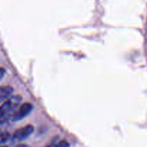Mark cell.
Returning a JSON list of instances; mask_svg holds the SVG:
<instances>
[{"instance_id": "obj_8", "label": "cell", "mask_w": 147, "mask_h": 147, "mask_svg": "<svg viewBox=\"0 0 147 147\" xmlns=\"http://www.w3.org/2000/svg\"><path fill=\"white\" fill-rule=\"evenodd\" d=\"M15 147H27V146L26 144H19L17 145V146H16Z\"/></svg>"}, {"instance_id": "obj_3", "label": "cell", "mask_w": 147, "mask_h": 147, "mask_svg": "<svg viewBox=\"0 0 147 147\" xmlns=\"http://www.w3.org/2000/svg\"><path fill=\"white\" fill-rule=\"evenodd\" d=\"M34 131V127L32 125H27L17 129L13 134V139L16 141H22L27 139Z\"/></svg>"}, {"instance_id": "obj_5", "label": "cell", "mask_w": 147, "mask_h": 147, "mask_svg": "<svg viewBox=\"0 0 147 147\" xmlns=\"http://www.w3.org/2000/svg\"><path fill=\"white\" fill-rule=\"evenodd\" d=\"M10 138V134L9 132H1L0 133V144L7 142Z\"/></svg>"}, {"instance_id": "obj_6", "label": "cell", "mask_w": 147, "mask_h": 147, "mask_svg": "<svg viewBox=\"0 0 147 147\" xmlns=\"http://www.w3.org/2000/svg\"><path fill=\"white\" fill-rule=\"evenodd\" d=\"M47 147H70V144L66 141H60L55 144H52Z\"/></svg>"}, {"instance_id": "obj_1", "label": "cell", "mask_w": 147, "mask_h": 147, "mask_svg": "<svg viewBox=\"0 0 147 147\" xmlns=\"http://www.w3.org/2000/svg\"><path fill=\"white\" fill-rule=\"evenodd\" d=\"M22 98L20 96H10L0 106V125L11 119L17 108L21 105Z\"/></svg>"}, {"instance_id": "obj_2", "label": "cell", "mask_w": 147, "mask_h": 147, "mask_svg": "<svg viewBox=\"0 0 147 147\" xmlns=\"http://www.w3.org/2000/svg\"><path fill=\"white\" fill-rule=\"evenodd\" d=\"M32 109L33 106L30 103H27H27H22L17 108L16 111L14 112L13 116H11V121H17L22 120L27 116H28L32 112Z\"/></svg>"}, {"instance_id": "obj_7", "label": "cell", "mask_w": 147, "mask_h": 147, "mask_svg": "<svg viewBox=\"0 0 147 147\" xmlns=\"http://www.w3.org/2000/svg\"><path fill=\"white\" fill-rule=\"evenodd\" d=\"M6 73V70L4 68V67H0V80L4 78V76H5Z\"/></svg>"}, {"instance_id": "obj_4", "label": "cell", "mask_w": 147, "mask_h": 147, "mask_svg": "<svg viewBox=\"0 0 147 147\" xmlns=\"http://www.w3.org/2000/svg\"><path fill=\"white\" fill-rule=\"evenodd\" d=\"M14 89L10 86H0V103L6 100L12 94Z\"/></svg>"}, {"instance_id": "obj_9", "label": "cell", "mask_w": 147, "mask_h": 147, "mask_svg": "<svg viewBox=\"0 0 147 147\" xmlns=\"http://www.w3.org/2000/svg\"><path fill=\"white\" fill-rule=\"evenodd\" d=\"M0 147H8V146H0Z\"/></svg>"}]
</instances>
